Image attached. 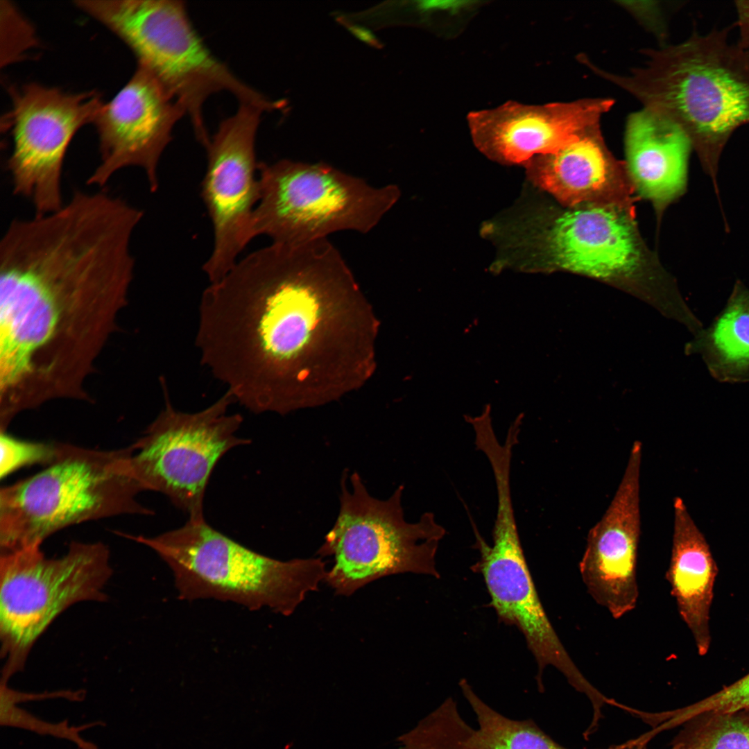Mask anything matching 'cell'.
I'll use <instances>...</instances> for the list:
<instances>
[{
	"mask_svg": "<svg viewBox=\"0 0 749 749\" xmlns=\"http://www.w3.org/2000/svg\"><path fill=\"white\" fill-rule=\"evenodd\" d=\"M340 275L341 258L329 241L272 243L204 291L196 344L201 362L235 401L261 413L294 393L305 305Z\"/></svg>",
	"mask_w": 749,
	"mask_h": 749,
	"instance_id": "2",
	"label": "cell"
},
{
	"mask_svg": "<svg viewBox=\"0 0 749 749\" xmlns=\"http://www.w3.org/2000/svg\"><path fill=\"white\" fill-rule=\"evenodd\" d=\"M121 535L157 553L184 601L215 599L289 616L327 574L320 558L282 561L266 556L215 530L205 518L189 519L155 537Z\"/></svg>",
	"mask_w": 749,
	"mask_h": 749,
	"instance_id": "5",
	"label": "cell"
},
{
	"mask_svg": "<svg viewBox=\"0 0 749 749\" xmlns=\"http://www.w3.org/2000/svg\"><path fill=\"white\" fill-rule=\"evenodd\" d=\"M85 692L84 690L62 689L42 693H28L13 689L8 687V684H1L0 686V713L4 712L11 707L21 703L43 700L54 698H64L72 702H79L84 700Z\"/></svg>",
	"mask_w": 749,
	"mask_h": 749,
	"instance_id": "27",
	"label": "cell"
},
{
	"mask_svg": "<svg viewBox=\"0 0 749 749\" xmlns=\"http://www.w3.org/2000/svg\"><path fill=\"white\" fill-rule=\"evenodd\" d=\"M10 110L3 117L12 139L7 168L13 193L31 201L35 214L59 209L65 203L62 168L77 131L93 123L102 101L95 91L67 93L31 83L10 88Z\"/></svg>",
	"mask_w": 749,
	"mask_h": 749,
	"instance_id": "11",
	"label": "cell"
},
{
	"mask_svg": "<svg viewBox=\"0 0 749 749\" xmlns=\"http://www.w3.org/2000/svg\"><path fill=\"white\" fill-rule=\"evenodd\" d=\"M262 112L257 106L240 103L205 147L201 197L212 223L214 246L203 269L211 283L227 274L255 237L253 214L260 197L255 141Z\"/></svg>",
	"mask_w": 749,
	"mask_h": 749,
	"instance_id": "13",
	"label": "cell"
},
{
	"mask_svg": "<svg viewBox=\"0 0 749 749\" xmlns=\"http://www.w3.org/2000/svg\"><path fill=\"white\" fill-rule=\"evenodd\" d=\"M611 99H583L530 105L509 101L494 109L470 112L472 139L485 155L505 163L527 162L599 130Z\"/></svg>",
	"mask_w": 749,
	"mask_h": 749,
	"instance_id": "16",
	"label": "cell"
},
{
	"mask_svg": "<svg viewBox=\"0 0 749 749\" xmlns=\"http://www.w3.org/2000/svg\"><path fill=\"white\" fill-rule=\"evenodd\" d=\"M527 162L536 183L569 205L617 204L626 189L621 167L605 148L599 130Z\"/></svg>",
	"mask_w": 749,
	"mask_h": 749,
	"instance_id": "18",
	"label": "cell"
},
{
	"mask_svg": "<svg viewBox=\"0 0 749 749\" xmlns=\"http://www.w3.org/2000/svg\"><path fill=\"white\" fill-rule=\"evenodd\" d=\"M166 394L164 408L130 445V468L142 491L166 495L190 519H204L203 500L214 468L229 450L250 441L236 435L243 417L227 415L235 402L228 392L192 413L175 410Z\"/></svg>",
	"mask_w": 749,
	"mask_h": 749,
	"instance_id": "10",
	"label": "cell"
},
{
	"mask_svg": "<svg viewBox=\"0 0 749 749\" xmlns=\"http://www.w3.org/2000/svg\"><path fill=\"white\" fill-rule=\"evenodd\" d=\"M669 749H749V707L685 721Z\"/></svg>",
	"mask_w": 749,
	"mask_h": 749,
	"instance_id": "22",
	"label": "cell"
},
{
	"mask_svg": "<svg viewBox=\"0 0 749 749\" xmlns=\"http://www.w3.org/2000/svg\"><path fill=\"white\" fill-rule=\"evenodd\" d=\"M1 5L5 25V64L15 61L36 44L34 31L29 23L8 1Z\"/></svg>",
	"mask_w": 749,
	"mask_h": 749,
	"instance_id": "26",
	"label": "cell"
},
{
	"mask_svg": "<svg viewBox=\"0 0 749 749\" xmlns=\"http://www.w3.org/2000/svg\"><path fill=\"white\" fill-rule=\"evenodd\" d=\"M735 8L741 35L739 44L749 55V1H737Z\"/></svg>",
	"mask_w": 749,
	"mask_h": 749,
	"instance_id": "28",
	"label": "cell"
},
{
	"mask_svg": "<svg viewBox=\"0 0 749 749\" xmlns=\"http://www.w3.org/2000/svg\"><path fill=\"white\" fill-rule=\"evenodd\" d=\"M685 350L698 354L715 380L749 382V289L737 284L722 310Z\"/></svg>",
	"mask_w": 749,
	"mask_h": 749,
	"instance_id": "21",
	"label": "cell"
},
{
	"mask_svg": "<svg viewBox=\"0 0 749 749\" xmlns=\"http://www.w3.org/2000/svg\"><path fill=\"white\" fill-rule=\"evenodd\" d=\"M341 480L340 510L318 553L334 563L325 581L338 595L350 596L380 578L415 573L439 578L436 556L446 534L433 513L407 522L402 506L403 486L386 500L372 497L356 473Z\"/></svg>",
	"mask_w": 749,
	"mask_h": 749,
	"instance_id": "8",
	"label": "cell"
},
{
	"mask_svg": "<svg viewBox=\"0 0 749 749\" xmlns=\"http://www.w3.org/2000/svg\"><path fill=\"white\" fill-rule=\"evenodd\" d=\"M622 749H648V748H646V747H644V746H632L626 747V748H622Z\"/></svg>",
	"mask_w": 749,
	"mask_h": 749,
	"instance_id": "30",
	"label": "cell"
},
{
	"mask_svg": "<svg viewBox=\"0 0 749 749\" xmlns=\"http://www.w3.org/2000/svg\"><path fill=\"white\" fill-rule=\"evenodd\" d=\"M258 171L253 233L274 243H305L341 231L367 234L401 195L396 184L374 187L322 162L282 160L259 163Z\"/></svg>",
	"mask_w": 749,
	"mask_h": 749,
	"instance_id": "7",
	"label": "cell"
},
{
	"mask_svg": "<svg viewBox=\"0 0 749 749\" xmlns=\"http://www.w3.org/2000/svg\"><path fill=\"white\" fill-rule=\"evenodd\" d=\"M671 555L666 578L680 617L690 630L700 655L710 646L709 612L718 567L709 546L683 500H673Z\"/></svg>",
	"mask_w": 749,
	"mask_h": 749,
	"instance_id": "19",
	"label": "cell"
},
{
	"mask_svg": "<svg viewBox=\"0 0 749 749\" xmlns=\"http://www.w3.org/2000/svg\"><path fill=\"white\" fill-rule=\"evenodd\" d=\"M497 496L492 543L488 544L476 528L474 545L480 553L471 567L482 575L490 605L499 621L516 626L524 635L537 666L536 682L544 691V671L551 666L576 691L593 698L598 689L581 673L555 631L540 601L520 542L511 494L510 477H495Z\"/></svg>",
	"mask_w": 749,
	"mask_h": 749,
	"instance_id": "12",
	"label": "cell"
},
{
	"mask_svg": "<svg viewBox=\"0 0 749 749\" xmlns=\"http://www.w3.org/2000/svg\"><path fill=\"white\" fill-rule=\"evenodd\" d=\"M345 26L352 35L362 42L374 47L381 46L375 35L366 28L351 24H345Z\"/></svg>",
	"mask_w": 749,
	"mask_h": 749,
	"instance_id": "29",
	"label": "cell"
},
{
	"mask_svg": "<svg viewBox=\"0 0 749 749\" xmlns=\"http://www.w3.org/2000/svg\"><path fill=\"white\" fill-rule=\"evenodd\" d=\"M691 143L674 123L644 108L628 119V169L639 191L656 203L673 198L685 184Z\"/></svg>",
	"mask_w": 749,
	"mask_h": 749,
	"instance_id": "20",
	"label": "cell"
},
{
	"mask_svg": "<svg viewBox=\"0 0 749 749\" xmlns=\"http://www.w3.org/2000/svg\"><path fill=\"white\" fill-rule=\"evenodd\" d=\"M544 250L556 267L626 286L648 304L639 282L642 254L632 218L620 205L592 204L558 217Z\"/></svg>",
	"mask_w": 749,
	"mask_h": 749,
	"instance_id": "15",
	"label": "cell"
},
{
	"mask_svg": "<svg viewBox=\"0 0 749 749\" xmlns=\"http://www.w3.org/2000/svg\"><path fill=\"white\" fill-rule=\"evenodd\" d=\"M646 55L644 66L626 76L591 69L674 123L705 155L749 124V55L726 29L695 33Z\"/></svg>",
	"mask_w": 749,
	"mask_h": 749,
	"instance_id": "3",
	"label": "cell"
},
{
	"mask_svg": "<svg viewBox=\"0 0 749 749\" xmlns=\"http://www.w3.org/2000/svg\"><path fill=\"white\" fill-rule=\"evenodd\" d=\"M186 110L146 68L138 64L128 82L101 105L93 123L100 163L87 180L102 187L120 170L141 169L150 190L159 186L157 167L172 139V131Z\"/></svg>",
	"mask_w": 749,
	"mask_h": 749,
	"instance_id": "14",
	"label": "cell"
},
{
	"mask_svg": "<svg viewBox=\"0 0 749 749\" xmlns=\"http://www.w3.org/2000/svg\"><path fill=\"white\" fill-rule=\"evenodd\" d=\"M129 232L92 208L12 221L0 242V386L55 392L81 381L123 305Z\"/></svg>",
	"mask_w": 749,
	"mask_h": 749,
	"instance_id": "1",
	"label": "cell"
},
{
	"mask_svg": "<svg viewBox=\"0 0 749 749\" xmlns=\"http://www.w3.org/2000/svg\"><path fill=\"white\" fill-rule=\"evenodd\" d=\"M112 573L109 549L101 542H72L58 558H47L40 546L1 554V684L23 670L35 642L66 609L106 600Z\"/></svg>",
	"mask_w": 749,
	"mask_h": 749,
	"instance_id": "9",
	"label": "cell"
},
{
	"mask_svg": "<svg viewBox=\"0 0 749 749\" xmlns=\"http://www.w3.org/2000/svg\"><path fill=\"white\" fill-rule=\"evenodd\" d=\"M459 686L478 727L465 721L456 701L448 697L398 737L400 745L396 749H569L554 741L533 720L510 718L493 709L466 679H461Z\"/></svg>",
	"mask_w": 749,
	"mask_h": 749,
	"instance_id": "17",
	"label": "cell"
},
{
	"mask_svg": "<svg viewBox=\"0 0 749 749\" xmlns=\"http://www.w3.org/2000/svg\"><path fill=\"white\" fill-rule=\"evenodd\" d=\"M75 6L114 33L182 105L197 139L210 138L203 107L214 94L227 92L239 103L264 112L279 110L275 101L251 87L219 60L194 28L182 1L82 0Z\"/></svg>",
	"mask_w": 749,
	"mask_h": 749,
	"instance_id": "6",
	"label": "cell"
},
{
	"mask_svg": "<svg viewBox=\"0 0 749 749\" xmlns=\"http://www.w3.org/2000/svg\"><path fill=\"white\" fill-rule=\"evenodd\" d=\"M0 448V478L3 479L25 466L49 464L55 457L58 443L25 441L1 431Z\"/></svg>",
	"mask_w": 749,
	"mask_h": 749,
	"instance_id": "24",
	"label": "cell"
},
{
	"mask_svg": "<svg viewBox=\"0 0 749 749\" xmlns=\"http://www.w3.org/2000/svg\"><path fill=\"white\" fill-rule=\"evenodd\" d=\"M749 707V673L720 691L683 707L682 713L691 718L707 712H731Z\"/></svg>",
	"mask_w": 749,
	"mask_h": 749,
	"instance_id": "25",
	"label": "cell"
},
{
	"mask_svg": "<svg viewBox=\"0 0 749 749\" xmlns=\"http://www.w3.org/2000/svg\"><path fill=\"white\" fill-rule=\"evenodd\" d=\"M130 446L97 450L58 443L41 472L0 490L1 554L41 546L71 525L126 514L151 515L137 495Z\"/></svg>",
	"mask_w": 749,
	"mask_h": 749,
	"instance_id": "4",
	"label": "cell"
},
{
	"mask_svg": "<svg viewBox=\"0 0 749 749\" xmlns=\"http://www.w3.org/2000/svg\"><path fill=\"white\" fill-rule=\"evenodd\" d=\"M0 723L2 726L20 728L40 735L67 740L75 743L80 749H99L96 744L83 739L80 732L95 726L105 725L103 721L91 722L79 726L69 725L67 720L51 723L17 705L0 713Z\"/></svg>",
	"mask_w": 749,
	"mask_h": 749,
	"instance_id": "23",
	"label": "cell"
}]
</instances>
